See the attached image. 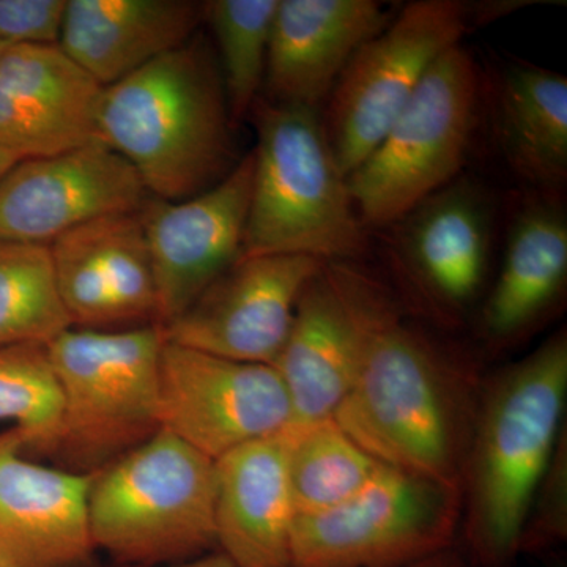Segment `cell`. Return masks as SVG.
I'll use <instances>...</instances> for the list:
<instances>
[{
    "label": "cell",
    "instance_id": "cell-1",
    "mask_svg": "<svg viewBox=\"0 0 567 567\" xmlns=\"http://www.w3.org/2000/svg\"><path fill=\"white\" fill-rule=\"evenodd\" d=\"M360 328L357 374L334 421L380 464L458 488L476 413L464 368L404 319L383 284L338 264Z\"/></svg>",
    "mask_w": 567,
    "mask_h": 567
},
{
    "label": "cell",
    "instance_id": "cell-2",
    "mask_svg": "<svg viewBox=\"0 0 567 567\" xmlns=\"http://www.w3.org/2000/svg\"><path fill=\"white\" fill-rule=\"evenodd\" d=\"M567 398V336L558 331L492 383L466 461L465 566L514 567L550 473Z\"/></svg>",
    "mask_w": 567,
    "mask_h": 567
},
{
    "label": "cell",
    "instance_id": "cell-3",
    "mask_svg": "<svg viewBox=\"0 0 567 567\" xmlns=\"http://www.w3.org/2000/svg\"><path fill=\"white\" fill-rule=\"evenodd\" d=\"M234 123L215 48L203 31L104 87L99 140L158 199H188L234 169Z\"/></svg>",
    "mask_w": 567,
    "mask_h": 567
},
{
    "label": "cell",
    "instance_id": "cell-4",
    "mask_svg": "<svg viewBox=\"0 0 567 567\" xmlns=\"http://www.w3.org/2000/svg\"><path fill=\"white\" fill-rule=\"evenodd\" d=\"M251 204L241 257L308 256L324 264H358L369 230L336 162L322 111L259 99Z\"/></svg>",
    "mask_w": 567,
    "mask_h": 567
},
{
    "label": "cell",
    "instance_id": "cell-5",
    "mask_svg": "<svg viewBox=\"0 0 567 567\" xmlns=\"http://www.w3.org/2000/svg\"><path fill=\"white\" fill-rule=\"evenodd\" d=\"M216 465L159 429L93 473L89 529L115 566H162L216 550Z\"/></svg>",
    "mask_w": 567,
    "mask_h": 567
},
{
    "label": "cell",
    "instance_id": "cell-6",
    "mask_svg": "<svg viewBox=\"0 0 567 567\" xmlns=\"http://www.w3.org/2000/svg\"><path fill=\"white\" fill-rule=\"evenodd\" d=\"M159 324L125 330L69 328L47 346L62 395L52 453L71 472L96 473L159 431Z\"/></svg>",
    "mask_w": 567,
    "mask_h": 567
},
{
    "label": "cell",
    "instance_id": "cell-7",
    "mask_svg": "<svg viewBox=\"0 0 567 567\" xmlns=\"http://www.w3.org/2000/svg\"><path fill=\"white\" fill-rule=\"evenodd\" d=\"M481 95V71L465 48L440 55L383 140L347 177L365 229H385L456 181L472 147Z\"/></svg>",
    "mask_w": 567,
    "mask_h": 567
},
{
    "label": "cell",
    "instance_id": "cell-8",
    "mask_svg": "<svg viewBox=\"0 0 567 567\" xmlns=\"http://www.w3.org/2000/svg\"><path fill=\"white\" fill-rule=\"evenodd\" d=\"M464 494L382 465L358 494L297 516L292 567H405L456 548Z\"/></svg>",
    "mask_w": 567,
    "mask_h": 567
},
{
    "label": "cell",
    "instance_id": "cell-9",
    "mask_svg": "<svg viewBox=\"0 0 567 567\" xmlns=\"http://www.w3.org/2000/svg\"><path fill=\"white\" fill-rule=\"evenodd\" d=\"M473 29L472 2L417 0L354 54L322 112L328 142L346 177L383 140L440 55Z\"/></svg>",
    "mask_w": 567,
    "mask_h": 567
},
{
    "label": "cell",
    "instance_id": "cell-10",
    "mask_svg": "<svg viewBox=\"0 0 567 567\" xmlns=\"http://www.w3.org/2000/svg\"><path fill=\"white\" fill-rule=\"evenodd\" d=\"M158 416L159 429L218 461L286 431L290 402L274 365L229 360L166 339Z\"/></svg>",
    "mask_w": 567,
    "mask_h": 567
},
{
    "label": "cell",
    "instance_id": "cell-11",
    "mask_svg": "<svg viewBox=\"0 0 567 567\" xmlns=\"http://www.w3.org/2000/svg\"><path fill=\"white\" fill-rule=\"evenodd\" d=\"M324 262L308 256L240 257L181 317L167 341L200 352L275 365L308 284Z\"/></svg>",
    "mask_w": 567,
    "mask_h": 567
},
{
    "label": "cell",
    "instance_id": "cell-12",
    "mask_svg": "<svg viewBox=\"0 0 567 567\" xmlns=\"http://www.w3.org/2000/svg\"><path fill=\"white\" fill-rule=\"evenodd\" d=\"M254 155L188 199L148 196L140 210L151 251L159 327L181 317L244 252L251 204Z\"/></svg>",
    "mask_w": 567,
    "mask_h": 567
},
{
    "label": "cell",
    "instance_id": "cell-13",
    "mask_svg": "<svg viewBox=\"0 0 567 567\" xmlns=\"http://www.w3.org/2000/svg\"><path fill=\"white\" fill-rule=\"evenodd\" d=\"M385 229L395 274L434 311L458 316L483 292L495 207L480 183L457 177Z\"/></svg>",
    "mask_w": 567,
    "mask_h": 567
},
{
    "label": "cell",
    "instance_id": "cell-14",
    "mask_svg": "<svg viewBox=\"0 0 567 567\" xmlns=\"http://www.w3.org/2000/svg\"><path fill=\"white\" fill-rule=\"evenodd\" d=\"M148 196L132 164L102 141L20 159L0 177V240L50 246L93 219L141 210Z\"/></svg>",
    "mask_w": 567,
    "mask_h": 567
},
{
    "label": "cell",
    "instance_id": "cell-15",
    "mask_svg": "<svg viewBox=\"0 0 567 567\" xmlns=\"http://www.w3.org/2000/svg\"><path fill=\"white\" fill-rule=\"evenodd\" d=\"M50 252L71 327L125 330L159 324L140 210L82 224L55 238Z\"/></svg>",
    "mask_w": 567,
    "mask_h": 567
},
{
    "label": "cell",
    "instance_id": "cell-16",
    "mask_svg": "<svg viewBox=\"0 0 567 567\" xmlns=\"http://www.w3.org/2000/svg\"><path fill=\"white\" fill-rule=\"evenodd\" d=\"M22 450L20 429L0 434V558L10 567H93V473L33 464Z\"/></svg>",
    "mask_w": 567,
    "mask_h": 567
},
{
    "label": "cell",
    "instance_id": "cell-17",
    "mask_svg": "<svg viewBox=\"0 0 567 567\" xmlns=\"http://www.w3.org/2000/svg\"><path fill=\"white\" fill-rule=\"evenodd\" d=\"M104 87L59 44H14L0 55V147L20 159L99 140Z\"/></svg>",
    "mask_w": 567,
    "mask_h": 567
},
{
    "label": "cell",
    "instance_id": "cell-18",
    "mask_svg": "<svg viewBox=\"0 0 567 567\" xmlns=\"http://www.w3.org/2000/svg\"><path fill=\"white\" fill-rule=\"evenodd\" d=\"M390 21L375 0H279L262 100L320 111L354 54Z\"/></svg>",
    "mask_w": 567,
    "mask_h": 567
},
{
    "label": "cell",
    "instance_id": "cell-19",
    "mask_svg": "<svg viewBox=\"0 0 567 567\" xmlns=\"http://www.w3.org/2000/svg\"><path fill=\"white\" fill-rule=\"evenodd\" d=\"M360 358V328L338 264H324L301 293L292 328L274 368L290 402L286 432L334 417Z\"/></svg>",
    "mask_w": 567,
    "mask_h": 567
},
{
    "label": "cell",
    "instance_id": "cell-20",
    "mask_svg": "<svg viewBox=\"0 0 567 567\" xmlns=\"http://www.w3.org/2000/svg\"><path fill=\"white\" fill-rule=\"evenodd\" d=\"M290 436L256 440L215 461L216 550L234 567H292Z\"/></svg>",
    "mask_w": 567,
    "mask_h": 567
},
{
    "label": "cell",
    "instance_id": "cell-21",
    "mask_svg": "<svg viewBox=\"0 0 567 567\" xmlns=\"http://www.w3.org/2000/svg\"><path fill=\"white\" fill-rule=\"evenodd\" d=\"M204 2L69 0L59 47L103 87L177 50L199 32Z\"/></svg>",
    "mask_w": 567,
    "mask_h": 567
},
{
    "label": "cell",
    "instance_id": "cell-22",
    "mask_svg": "<svg viewBox=\"0 0 567 567\" xmlns=\"http://www.w3.org/2000/svg\"><path fill=\"white\" fill-rule=\"evenodd\" d=\"M567 284V219L557 200H527L507 229L505 257L481 315L484 338L507 346L558 308Z\"/></svg>",
    "mask_w": 567,
    "mask_h": 567
},
{
    "label": "cell",
    "instance_id": "cell-23",
    "mask_svg": "<svg viewBox=\"0 0 567 567\" xmlns=\"http://www.w3.org/2000/svg\"><path fill=\"white\" fill-rule=\"evenodd\" d=\"M496 141L520 181L555 196L567 182V80L557 71L509 63L494 85Z\"/></svg>",
    "mask_w": 567,
    "mask_h": 567
},
{
    "label": "cell",
    "instance_id": "cell-24",
    "mask_svg": "<svg viewBox=\"0 0 567 567\" xmlns=\"http://www.w3.org/2000/svg\"><path fill=\"white\" fill-rule=\"evenodd\" d=\"M286 434L290 436L289 480L297 516L341 505L382 468L383 464L347 435L334 417Z\"/></svg>",
    "mask_w": 567,
    "mask_h": 567
},
{
    "label": "cell",
    "instance_id": "cell-25",
    "mask_svg": "<svg viewBox=\"0 0 567 567\" xmlns=\"http://www.w3.org/2000/svg\"><path fill=\"white\" fill-rule=\"evenodd\" d=\"M69 328L50 246L0 240V349L48 346Z\"/></svg>",
    "mask_w": 567,
    "mask_h": 567
},
{
    "label": "cell",
    "instance_id": "cell-26",
    "mask_svg": "<svg viewBox=\"0 0 567 567\" xmlns=\"http://www.w3.org/2000/svg\"><path fill=\"white\" fill-rule=\"evenodd\" d=\"M279 0H210L204 21L216 44L234 126L251 114L267 69L268 44Z\"/></svg>",
    "mask_w": 567,
    "mask_h": 567
},
{
    "label": "cell",
    "instance_id": "cell-27",
    "mask_svg": "<svg viewBox=\"0 0 567 567\" xmlns=\"http://www.w3.org/2000/svg\"><path fill=\"white\" fill-rule=\"evenodd\" d=\"M0 421H14L25 447L52 453L62 421V395L47 346L0 349Z\"/></svg>",
    "mask_w": 567,
    "mask_h": 567
},
{
    "label": "cell",
    "instance_id": "cell-28",
    "mask_svg": "<svg viewBox=\"0 0 567 567\" xmlns=\"http://www.w3.org/2000/svg\"><path fill=\"white\" fill-rule=\"evenodd\" d=\"M69 0H0V43L59 44Z\"/></svg>",
    "mask_w": 567,
    "mask_h": 567
},
{
    "label": "cell",
    "instance_id": "cell-29",
    "mask_svg": "<svg viewBox=\"0 0 567 567\" xmlns=\"http://www.w3.org/2000/svg\"><path fill=\"white\" fill-rule=\"evenodd\" d=\"M114 567H234L233 563L229 561L221 551L215 550L210 551V554H205L203 557H197L193 559H186V561L181 563H171V565H162V566H114ZM405 567H454L451 558H447L446 555H436V557H432L429 559H424V561L415 563V565H410Z\"/></svg>",
    "mask_w": 567,
    "mask_h": 567
},
{
    "label": "cell",
    "instance_id": "cell-30",
    "mask_svg": "<svg viewBox=\"0 0 567 567\" xmlns=\"http://www.w3.org/2000/svg\"><path fill=\"white\" fill-rule=\"evenodd\" d=\"M20 162L18 156H14L13 153L6 151V148L0 147V177L10 169L13 164Z\"/></svg>",
    "mask_w": 567,
    "mask_h": 567
},
{
    "label": "cell",
    "instance_id": "cell-31",
    "mask_svg": "<svg viewBox=\"0 0 567 567\" xmlns=\"http://www.w3.org/2000/svg\"><path fill=\"white\" fill-rule=\"evenodd\" d=\"M7 48H9V47H7V44L0 43V55H2V52L6 51Z\"/></svg>",
    "mask_w": 567,
    "mask_h": 567
},
{
    "label": "cell",
    "instance_id": "cell-32",
    "mask_svg": "<svg viewBox=\"0 0 567 567\" xmlns=\"http://www.w3.org/2000/svg\"><path fill=\"white\" fill-rule=\"evenodd\" d=\"M0 567H10L9 565H7L6 561H3L2 558H0Z\"/></svg>",
    "mask_w": 567,
    "mask_h": 567
}]
</instances>
